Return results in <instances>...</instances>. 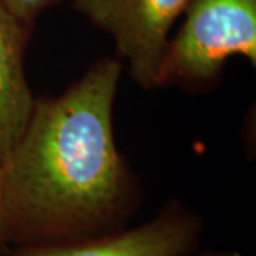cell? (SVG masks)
<instances>
[{
  "label": "cell",
  "mask_w": 256,
  "mask_h": 256,
  "mask_svg": "<svg viewBox=\"0 0 256 256\" xmlns=\"http://www.w3.org/2000/svg\"><path fill=\"white\" fill-rule=\"evenodd\" d=\"M122 63L104 57L57 97L34 100L4 162L6 246L62 244L127 228L140 186L117 148Z\"/></svg>",
  "instance_id": "1"
},
{
  "label": "cell",
  "mask_w": 256,
  "mask_h": 256,
  "mask_svg": "<svg viewBox=\"0 0 256 256\" xmlns=\"http://www.w3.org/2000/svg\"><path fill=\"white\" fill-rule=\"evenodd\" d=\"M185 20L168 40L160 87L204 92L216 82L229 57L256 66V0H191Z\"/></svg>",
  "instance_id": "2"
},
{
  "label": "cell",
  "mask_w": 256,
  "mask_h": 256,
  "mask_svg": "<svg viewBox=\"0 0 256 256\" xmlns=\"http://www.w3.org/2000/svg\"><path fill=\"white\" fill-rule=\"evenodd\" d=\"M191 0H73V8L111 37L131 78L160 87L171 28Z\"/></svg>",
  "instance_id": "3"
},
{
  "label": "cell",
  "mask_w": 256,
  "mask_h": 256,
  "mask_svg": "<svg viewBox=\"0 0 256 256\" xmlns=\"http://www.w3.org/2000/svg\"><path fill=\"white\" fill-rule=\"evenodd\" d=\"M202 230L201 216L174 200L134 228L62 244L13 248L10 256H190L201 245Z\"/></svg>",
  "instance_id": "4"
},
{
  "label": "cell",
  "mask_w": 256,
  "mask_h": 256,
  "mask_svg": "<svg viewBox=\"0 0 256 256\" xmlns=\"http://www.w3.org/2000/svg\"><path fill=\"white\" fill-rule=\"evenodd\" d=\"M33 28L14 18L0 0V162L4 164L22 137L34 106L24 53Z\"/></svg>",
  "instance_id": "5"
},
{
  "label": "cell",
  "mask_w": 256,
  "mask_h": 256,
  "mask_svg": "<svg viewBox=\"0 0 256 256\" xmlns=\"http://www.w3.org/2000/svg\"><path fill=\"white\" fill-rule=\"evenodd\" d=\"M2 3L22 23L33 28L36 18L50 8L62 3V0H2Z\"/></svg>",
  "instance_id": "6"
},
{
  "label": "cell",
  "mask_w": 256,
  "mask_h": 256,
  "mask_svg": "<svg viewBox=\"0 0 256 256\" xmlns=\"http://www.w3.org/2000/svg\"><path fill=\"white\" fill-rule=\"evenodd\" d=\"M3 186H4V165L0 162V249L6 250L4 242V218H3Z\"/></svg>",
  "instance_id": "7"
},
{
  "label": "cell",
  "mask_w": 256,
  "mask_h": 256,
  "mask_svg": "<svg viewBox=\"0 0 256 256\" xmlns=\"http://www.w3.org/2000/svg\"><path fill=\"white\" fill-rule=\"evenodd\" d=\"M198 256H240L236 252H228V250H204Z\"/></svg>",
  "instance_id": "8"
},
{
  "label": "cell",
  "mask_w": 256,
  "mask_h": 256,
  "mask_svg": "<svg viewBox=\"0 0 256 256\" xmlns=\"http://www.w3.org/2000/svg\"><path fill=\"white\" fill-rule=\"evenodd\" d=\"M0 252H2V249H0Z\"/></svg>",
  "instance_id": "9"
}]
</instances>
